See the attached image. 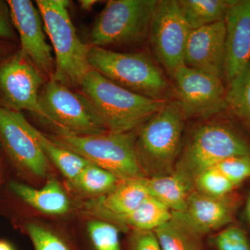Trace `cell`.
Masks as SVG:
<instances>
[{"mask_svg":"<svg viewBox=\"0 0 250 250\" xmlns=\"http://www.w3.org/2000/svg\"><path fill=\"white\" fill-rule=\"evenodd\" d=\"M119 181L111 172L89 163L72 185L82 193L99 197L111 191Z\"/></svg>","mask_w":250,"mask_h":250,"instance_id":"25","label":"cell"},{"mask_svg":"<svg viewBox=\"0 0 250 250\" xmlns=\"http://www.w3.org/2000/svg\"><path fill=\"white\" fill-rule=\"evenodd\" d=\"M128 250H163L154 231L131 230Z\"/></svg>","mask_w":250,"mask_h":250,"instance_id":"31","label":"cell"},{"mask_svg":"<svg viewBox=\"0 0 250 250\" xmlns=\"http://www.w3.org/2000/svg\"><path fill=\"white\" fill-rule=\"evenodd\" d=\"M193 184L195 191L210 197L226 196L236 188L215 167L200 172L194 179Z\"/></svg>","mask_w":250,"mask_h":250,"instance_id":"26","label":"cell"},{"mask_svg":"<svg viewBox=\"0 0 250 250\" xmlns=\"http://www.w3.org/2000/svg\"><path fill=\"white\" fill-rule=\"evenodd\" d=\"M244 209L245 216H246L247 223H248L250 228V190L249 193H248V197H247Z\"/></svg>","mask_w":250,"mask_h":250,"instance_id":"33","label":"cell"},{"mask_svg":"<svg viewBox=\"0 0 250 250\" xmlns=\"http://www.w3.org/2000/svg\"><path fill=\"white\" fill-rule=\"evenodd\" d=\"M235 0H178L181 13L191 29L225 21Z\"/></svg>","mask_w":250,"mask_h":250,"instance_id":"20","label":"cell"},{"mask_svg":"<svg viewBox=\"0 0 250 250\" xmlns=\"http://www.w3.org/2000/svg\"><path fill=\"white\" fill-rule=\"evenodd\" d=\"M163 250H203L202 238L171 219L154 231Z\"/></svg>","mask_w":250,"mask_h":250,"instance_id":"23","label":"cell"},{"mask_svg":"<svg viewBox=\"0 0 250 250\" xmlns=\"http://www.w3.org/2000/svg\"><path fill=\"white\" fill-rule=\"evenodd\" d=\"M136 131L126 133L108 131L88 136L55 133L47 136L61 147L111 172L120 180H125L146 177L135 152Z\"/></svg>","mask_w":250,"mask_h":250,"instance_id":"5","label":"cell"},{"mask_svg":"<svg viewBox=\"0 0 250 250\" xmlns=\"http://www.w3.org/2000/svg\"><path fill=\"white\" fill-rule=\"evenodd\" d=\"M39 103L44 120L57 128L59 134L88 136L108 132L84 97L60 82L50 80L45 83Z\"/></svg>","mask_w":250,"mask_h":250,"instance_id":"8","label":"cell"},{"mask_svg":"<svg viewBox=\"0 0 250 250\" xmlns=\"http://www.w3.org/2000/svg\"><path fill=\"white\" fill-rule=\"evenodd\" d=\"M238 156H250V140L229 122L207 121L182 144L174 171L193 181L202 171Z\"/></svg>","mask_w":250,"mask_h":250,"instance_id":"3","label":"cell"},{"mask_svg":"<svg viewBox=\"0 0 250 250\" xmlns=\"http://www.w3.org/2000/svg\"><path fill=\"white\" fill-rule=\"evenodd\" d=\"M172 217L168 207L149 195L136 209L125 217L122 229L154 231L170 221Z\"/></svg>","mask_w":250,"mask_h":250,"instance_id":"21","label":"cell"},{"mask_svg":"<svg viewBox=\"0 0 250 250\" xmlns=\"http://www.w3.org/2000/svg\"><path fill=\"white\" fill-rule=\"evenodd\" d=\"M0 250H14V249L8 242L0 241Z\"/></svg>","mask_w":250,"mask_h":250,"instance_id":"35","label":"cell"},{"mask_svg":"<svg viewBox=\"0 0 250 250\" xmlns=\"http://www.w3.org/2000/svg\"><path fill=\"white\" fill-rule=\"evenodd\" d=\"M157 0H111L90 32V47L129 45L149 36Z\"/></svg>","mask_w":250,"mask_h":250,"instance_id":"7","label":"cell"},{"mask_svg":"<svg viewBox=\"0 0 250 250\" xmlns=\"http://www.w3.org/2000/svg\"><path fill=\"white\" fill-rule=\"evenodd\" d=\"M185 118L179 105L167 102L139 128L135 152L146 177L172 173L183 144Z\"/></svg>","mask_w":250,"mask_h":250,"instance_id":"2","label":"cell"},{"mask_svg":"<svg viewBox=\"0 0 250 250\" xmlns=\"http://www.w3.org/2000/svg\"><path fill=\"white\" fill-rule=\"evenodd\" d=\"M225 22V77L228 84L250 65V0H235Z\"/></svg>","mask_w":250,"mask_h":250,"instance_id":"16","label":"cell"},{"mask_svg":"<svg viewBox=\"0 0 250 250\" xmlns=\"http://www.w3.org/2000/svg\"><path fill=\"white\" fill-rule=\"evenodd\" d=\"M88 62L92 69L117 85L147 98L167 101L168 83L146 54L90 47Z\"/></svg>","mask_w":250,"mask_h":250,"instance_id":"6","label":"cell"},{"mask_svg":"<svg viewBox=\"0 0 250 250\" xmlns=\"http://www.w3.org/2000/svg\"><path fill=\"white\" fill-rule=\"evenodd\" d=\"M3 54V49L1 47H0V56Z\"/></svg>","mask_w":250,"mask_h":250,"instance_id":"37","label":"cell"},{"mask_svg":"<svg viewBox=\"0 0 250 250\" xmlns=\"http://www.w3.org/2000/svg\"><path fill=\"white\" fill-rule=\"evenodd\" d=\"M174 91L185 118L208 120L227 108V89L222 79L186 66L173 75Z\"/></svg>","mask_w":250,"mask_h":250,"instance_id":"10","label":"cell"},{"mask_svg":"<svg viewBox=\"0 0 250 250\" xmlns=\"http://www.w3.org/2000/svg\"><path fill=\"white\" fill-rule=\"evenodd\" d=\"M142 182L149 195L162 202L172 212L183 211L195 190L193 181L175 171L160 177H144Z\"/></svg>","mask_w":250,"mask_h":250,"instance_id":"19","label":"cell"},{"mask_svg":"<svg viewBox=\"0 0 250 250\" xmlns=\"http://www.w3.org/2000/svg\"><path fill=\"white\" fill-rule=\"evenodd\" d=\"M36 128L21 112L0 106V139L11 160L22 173L47 178L51 163L36 137Z\"/></svg>","mask_w":250,"mask_h":250,"instance_id":"9","label":"cell"},{"mask_svg":"<svg viewBox=\"0 0 250 250\" xmlns=\"http://www.w3.org/2000/svg\"><path fill=\"white\" fill-rule=\"evenodd\" d=\"M80 88V93L108 132L136 131L167 102L130 91L93 69L83 79Z\"/></svg>","mask_w":250,"mask_h":250,"instance_id":"1","label":"cell"},{"mask_svg":"<svg viewBox=\"0 0 250 250\" xmlns=\"http://www.w3.org/2000/svg\"><path fill=\"white\" fill-rule=\"evenodd\" d=\"M45 29L55 52V69L51 80L65 86L80 87L92 70L88 54L90 45L82 42L72 24L67 0H37Z\"/></svg>","mask_w":250,"mask_h":250,"instance_id":"4","label":"cell"},{"mask_svg":"<svg viewBox=\"0 0 250 250\" xmlns=\"http://www.w3.org/2000/svg\"><path fill=\"white\" fill-rule=\"evenodd\" d=\"M148 195L142 178L120 180L111 191L88 203L86 211L94 218L109 222L122 229L125 217L136 209Z\"/></svg>","mask_w":250,"mask_h":250,"instance_id":"17","label":"cell"},{"mask_svg":"<svg viewBox=\"0 0 250 250\" xmlns=\"http://www.w3.org/2000/svg\"><path fill=\"white\" fill-rule=\"evenodd\" d=\"M7 4L11 22L21 39V52L44 75L52 78L55 62L50 46L45 40L40 11L29 0H9Z\"/></svg>","mask_w":250,"mask_h":250,"instance_id":"14","label":"cell"},{"mask_svg":"<svg viewBox=\"0 0 250 250\" xmlns=\"http://www.w3.org/2000/svg\"><path fill=\"white\" fill-rule=\"evenodd\" d=\"M225 41V21L191 29L186 46L184 65L223 79L226 57Z\"/></svg>","mask_w":250,"mask_h":250,"instance_id":"15","label":"cell"},{"mask_svg":"<svg viewBox=\"0 0 250 250\" xmlns=\"http://www.w3.org/2000/svg\"><path fill=\"white\" fill-rule=\"evenodd\" d=\"M1 179H2V168H1V164H0V184H1Z\"/></svg>","mask_w":250,"mask_h":250,"instance_id":"36","label":"cell"},{"mask_svg":"<svg viewBox=\"0 0 250 250\" xmlns=\"http://www.w3.org/2000/svg\"><path fill=\"white\" fill-rule=\"evenodd\" d=\"M35 133L51 164L56 166L70 184L73 183L89 162L72 151L56 144L47 135L39 130L35 129Z\"/></svg>","mask_w":250,"mask_h":250,"instance_id":"22","label":"cell"},{"mask_svg":"<svg viewBox=\"0 0 250 250\" xmlns=\"http://www.w3.org/2000/svg\"><path fill=\"white\" fill-rule=\"evenodd\" d=\"M208 243L215 250H250V238L246 231L233 223L213 233Z\"/></svg>","mask_w":250,"mask_h":250,"instance_id":"28","label":"cell"},{"mask_svg":"<svg viewBox=\"0 0 250 250\" xmlns=\"http://www.w3.org/2000/svg\"><path fill=\"white\" fill-rule=\"evenodd\" d=\"M87 230L95 250H122L120 229L113 224L94 218L87 223Z\"/></svg>","mask_w":250,"mask_h":250,"instance_id":"27","label":"cell"},{"mask_svg":"<svg viewBox=\"0 0 250 250\" xmlns=\"http://www.w3.org/2000/svg\"><path fill=\"white\" fill-rule=\"evenodd\" d=\"M26 230L35 250H70L54 231L38 223H28Z\"/></svg>","mask_w":250,"mask_h":250,"instance_id":"29","label":"cell"},{"mask_svg":"<svg viewBox=\"0 0 250 250\" xmlns=\"http://www.w3.org/2000/svg\"><path fill=\"white\" fill-rule=\"evenodd\" d=\"M190 31L181 13L178 0L156 1L149 36L156 58L171 76L184 65V54Z\"/></svg>","mask_w":250,"mask_h":250,"instance_id":"11","label":"cell"},{"mask_svg":"<svg viewBox=\"0 0 250 250\" xmlns=\"http://www.w3.org/2000/svg\"><path fill=\"white\" fill-rule=\"evenodd\" d=\"M80 2L82 9L88 10L91 9L97 1L93 0H83V1H80Z\"/></svg>","mask_w":250,"mask_h":250,"instance_id":"34","label":"cell"},{"mask_svg":"<svg viewBox=\"0 0 250 250\" xmlns=\"http://www.w3.org/2000/svg\"><path fill=\"white\" fill-rule=\"evenodd\" d=\"M218 168L236 187L250 178V156H238L220 161Z\"/></svg>","mask_w":250,"mask_h":250,"instance_id":"30","label":"cell"},{"mask_svg":"<svg viewBox=\"0 0 250 250\" xmlns=\"http://www.w3.org/2000/svg\"><path fill=\"white\" fill-rule=\"evenodd\" d=\"M240 198L232 193L210 197L194 190L183 211L172 212V218L200 238L233 223Z\"/></svg>","mask_w":250,"mask_h":250,"instance_id":"13","label":"cell"},{"mask_svg":"<svg viewBox=\"0 0 250 250\" xmlns=\"http://www.w3.org/2000/svg\"><path fill=\"white\" fill-rule=\"evenodd\" d=\"M227 108L250 129V65L228 83Z\"/></svg>","mask_w":250,"mask_h":250,"instance_id":"24","label":"cell"},{"mask_svg":"<svg viewBox=\"0 0 250 250\" xmlns=\"http://www.w3.org/2000/svg\"><path fill=\"white\" fill-rule=\"evenodd\" d=\"M14 36L9 5L7 2L0 1V38L11 39Z\"/></svg>","mask_w":250,"mask_h":250,"instance_id":"32","label":"cell"},{"mask_svg":"<svg viewBox=\"0 0 250 250\" xmlns=\"http://www.w3.org/2000/svg\"><path fill=\"white\" fill-rule=\"evenodd\" d=\"M44 74L27 56L18 51L0 65V98L4 107L26 110L44 119L39 90L45 83Z\"/></svg>","mask_w":250,"mask_h":250,"instance_id":"12","label":"cell"},{"mask_svg":"<svg viewBox=\"0 0 250 250\" xmlns=\"http://www.w3.org/2000/svg\"><path fill=\"white\" fill-rule=\"evenodd\" d=\"M9 188L21 200L44 214L64 215L72 210L70 197L55 179H47L39 189L17 182H11Z\"/></svg>","mask_w":250,"mask_h":250,"instance_id":"18","label":"cell"}]
</instances>
